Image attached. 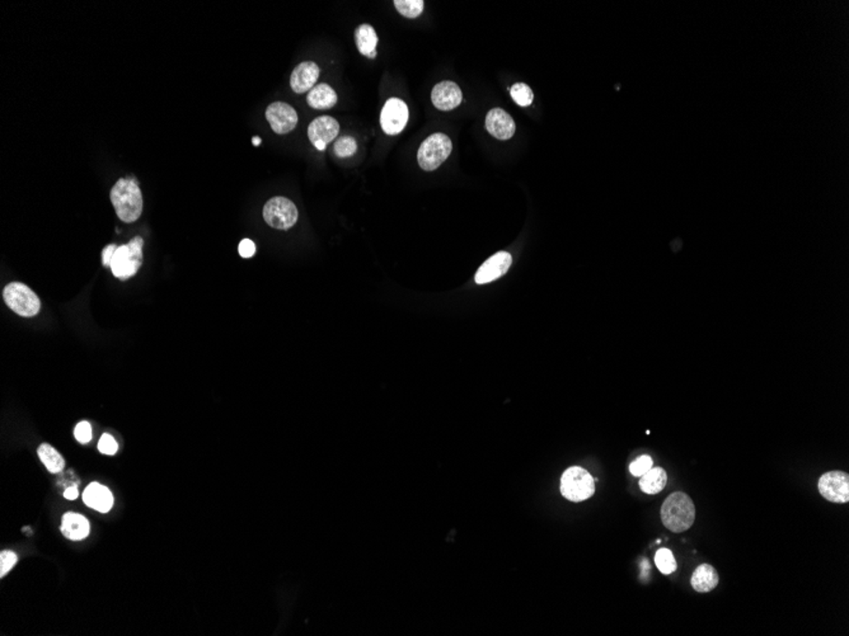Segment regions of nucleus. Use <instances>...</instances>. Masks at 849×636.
I'll return each instance as SVG.
<instances>
[{
	"label": "nucleus",
	"instance_id": "nucleus-1",
	"mask_svg": "<svg viewBox=\"0 0 849 636\" xmlns=\"http://www.w3.org/2000/svg\"><path fill=\"white\" fill-rule=\"evenodd\" d=\"M660 515L664 526L669 531L686 533L696 520V506L686 493L675 492L665 499Z\"/></svg>",
	"mask_w": 849,
	"mask_h": 636
},
{
	"label": "nucleus",
	"instance_id": "nucleus-2",
	"mask_svg": "<svg viewBox=\"0 0 849 636\" xmlns=\"http://www.w3.org/2000/svg\"><path fill=\"white\" fill-rule=\"evenodd\" d=\"M111 202L123 222H134L143 212V196L135 180L121 178L111 191Z\"/></svg>",
	"mask_w": 849,
	"mask_h": 636
},
{
	"label": "nucleus",
	"instance_id": "nucleus-3",
	"mask_svg": "<svg viewBox=\"0 0 849 636\" xmlns=\"http://www.w3.org/2000/svg\"><path fill=\"white\" fill-rule=\"evenodd\" d=\"M143 237H136L130 243L117 247L111 260V271L120 279L133 277L143 263Z\"/></svg>",
	"mask_w": 849,
	"mask_h": 636
},
{
	"label": "nucleus",
	"instance_id": "nucleus-4",
	"mask_svg": "<svg viewBox=\"0 0 849 636\" xmlns=\"http://www.w3.org/2000/svg\"><path fill=\"white\" fill-rule=\"evenodd\" d=\"M561 493L571 502L586 501L595 493V481L585 468L572 466L561 478Z\"/></svg>",
	"mask_w": 849,
	"mask_h": 636
},
{
	"label": "nucleus",
	"instance_id": "nucleus-5",
	"mask_svg": "<svg viewBox=\"0 0 849 636\" xmlns=\"http://www.w3.org/2000/svg\"><path fill=\"white\" fill-rule=\"evenodd\" d=\"M452 150H453L452 140L445 133L431 135L420 146L419 153H417L420 167L426 172L435 170L448 159Z\"/></svg>",
	"mask_w": 849,
	"mask_h": 636
},
{
	"label": "nucleus",
	"instance_id": "nucleus-6",
	"mask_svg": "<svg viewBox=\"0 0 849 636\" xmlns=\"http://www.w3.org/2000/svg\"><path fill=\"white\" fill-rule=\"evenodd\" d=\"M3 299L9 309L24 318L35 317L41 309V301L39 296L22 282L6 284L3 291Z\"/></svg>",
	"mask_w": 849,
	"mask_h": 636
},
{
	"label": "nucleus",
	"instance_id": "nucleus-7",
	"mask_svg": "<svg viewBox=\"0 0 849 636\" xmlns=\"http://www.w3.org/2000/svg\"><path fill=\"white\" fill-rule=\"evenodd\" d=\"M263 219L278 230H288L297 224L298 210L286 197H273L263 207Z\"/></svg>",
	"mask_w": 849,
	"mask_h": 636
},
{
	"label": "nucleus",
	"instance_id": "nucleus-8",
	"mask_svg": "<svg viewBox=\"0 0 849 636\" xmlns=\"http://www.w3.org/2000/svg\"><path fill=\"white\" fill-rule=\"evenodd\" d=\"M818 488L821 496L832 503H848L849 475L844 471H828L821 475Z\"/></svg>",
	"mask_w": 849,
	"mask_h": 636
},
{
	"label": "nucleus",
	"instance_id": "nucleus-9",
	"mask_svg": "<svg viewBox=\"0 0 849 636\" xmlns=\"http://www.w3.org/2000/svg\"><path fill=\"white\" fill-rule=\"evenodd\" d=\"M408 121V107L400 98H390L384 104L380 125L387 135H397L406 128Z\"/></svg>",
	"mask_w": 849,
	"mask_h": 636
},
{
	"label": "nucleus",
	"instance_id": "nucleus-10",
	"mask_svg": "<svg viewBox=\"0 0 849 636\" xmlns=\"http://www.w3.org/2000/svg\"><path fill=\"white\" fill-rule=\"evenodd\" d=\"M266 118L271 128L279 135H285L297 128V111L284 102L270 104L266 110Z\"/></svg>",
	"mask_w": 849,
	"mask_h": 636
},
{
	"label": "nucleus",
	"instance_id": "nucleus-11",
	"mask_svg": "<svg viewBox=\"0 0 849 636\" xmlns=\"http://www.w3.org/2000/svg\"><path fill=\"white\" fill-rule=\"evenodd\" d=\"M512 263V258L510 253H507V252L496 253L486 260L482 266L479 267V270L474 276L476 284H489V282H492L494 279L500 278L509 271Z\"/></svg>",
	"mask_w": 849,
	"mask_h": 636
},
{
	"label": "nucleus",
	"instance_id": "nucleus-12",
	"mask_svg": "<svg viewBox=\"0 0 849 636\" xmlns=\"http://www.w3.org/2000/svg\"><path fill=\"white\" fill-rule=\"evenodd\" d=\"M431 101L437 110L452 111L462 103L463 94L455 83L444 81L432 89Z\"/></svg>",
	"mask_w": 849,
	"mask_h": 636
},
{
	"label": "nucleus",
	"instance_id": "nucleus-13",
	"mask_svg": "<svg viewBox=\"0 0 849 636\" xmlns=\"http://www.w3.org/2000/svg\"><path fill=\"white\" fill-rule=\"evenodd\" d=\"M486 128L496 139L509 140L514 136L517 126L507 111L494 108L486 116Z\"/></svg>",
	"mask_w": 849,
	"mask_h": 636
},
{
	"label": "nucleus",
	"instance_id": "nucleus-14",
	"mask_svg": "<svg viewBox=\"0 0 849 636\" xmlns=\"http://www.w3.org/2000/svg\"><path fill=\"white\" fill-rule=\"evenodd\" d=\"M320 78V68L313 61H305L298 65L293 70L290 76V87L298 94L309 92L315 87Z\"/></svg>",
	"mask_w": 849,
	"mask_h": 636
},
{
	"label": "nucleus",
	"instance_id": "nucleus-15",
	"mask_svg": "<svg viewBox=\"0 0 849 636\" xmlns=\"http://www.w3.org/2000/svg\"><path fill=\"white\" fill-rule=\"evenodd\" d=\"M340 133V123L333 117L320 116L310 122L308 128V138L310 143L330 144L336 139Z\"/></svg>",
	"mask_w": 849,
	"mask_h": 636
},
{
	"label": "nucleus",
	"instance_id": "nucleus-16",
	"mask_svg": "<svg viewBox=\"0 0 849 636\" xmlns=\"http://www.w3.org/2000/svg\"><path fill=\"white\" fill-rule=\"evenodd\" d=\"M83 501L88 507L98 511L101 513L108 512L113 506V497L108 488L98 483H92L83 493Z\"/></svg>",
	"mask_w": 849,
	"mask_h": 636
},
{
	"label": "nucleus",
	"instance_id": "nucleus-17",
	"mask_svg": "<svg viewBox=\"0 0 849 636\" xmlns=\"http://www.w3.org/2000/svg\"><path fill=\"white\" fill-rule=\"evenodd\" d=\"M89 531H91V525L84 516L69 512L63 517L61 533L65 538L73 540V541H79V540L87 538Z\"/></svg>",
	"mask_w": 849,
	"mask_h": 636
},
{
	"label": "nucleus",
	"instance_id": "nucleus-18",
	"mask_svg": "<svg viewBox=\"0 0 849 636\" xmlns=\"http://www.w3.org/2000/svg\"><path fill=\"white\" fill-rule=\"evenodd\" d=\"M718 573L710 564L699 565L693 573L691 585L699 593H708L718 585Z\"/></svg>",
	"mask_w": 849,
	"mask_h": 636
},
{
	"label": "nucleus",
	"instance_id": "nucleus-19",
	"mask_svg": "<svg viewBox=\"0 0 849 636\" xmlns=\"http://www.w3.org/2000/svg\"><path fill=\"white\" fill-rule=\"evenodd\" d=\"M307 102L315 110H330L337 103V94L331 86L320 83L309 91Z\"/></svg>",
	"mask_w": 849,
	"mask_h": 636
},
{
	"label": "nucleus",
	"instance_id": "nucleus-20",
	"mask_svg": "<svg viewBox=\"0 0 849 636\" xmlns=\"http://www.w3.org/2000/svg\"><path fill=\"white\" fill-rule=\"evenodd\" d=\"M356 46L360 53L367 58H374L377 56L375 47L378 43V36L370 24H361L355 31Z\"/></svg>",
	"mask_w": 849,
	"mask_h": 636
},
{
	"label": "nucleus",
	"instance_id": "nucleus-21",
	"mask_svg": "<svg viewBox=\"0 0 849 636\" xmlns=\"http://www.w3.org/2000/svg\"><path fill=\"white\" fill-rule=\"evenodd\" d=\"M668 483V474L663 468H651L641 476L640 488L646 494H658Z\"/></svg>",
	"mask_w": 849,
	"mask_h": 636
},
{
	"label": "nucleus",
	"instance_id": "nucleus-22",
	"mask_svg": "<svg viewBox=\"0 0 849 636\" xmlns=\"http://www.w3.org/2000/svg\"><path fill=\"white\" fill-rule=\"evenodd\" d=\"M37 452H39V456L41 458L42 463L50 473L58 474L60 471H63L65 466L64 457L61 456L53 446H50L49 443H42L39 447Z\"/></svg>",
	"mask_w": 849,
	"mask_h": 636
},
{
	"label": "nucleus",
	"instance_id": "nucleus-23",
	"mask_svg": "<svg viewBox=\"0 0 849 636\" xmlns=\"http://www.w3.org/2000/svg\"><path fill=\"white\" fill-rule=\"evenodd\" d=\"M395 6L403 17L417 18L424 11L422 0H396Z\"/></svg>",
	"mask_w": 849,
	"mask_h": 636
},
{
	"label": "nucleus",
	"instance_id": "nucleus-24",
	"mask_svg": "<svg viewBox=\"0 0 849 636\" xmlns=\"http://www.w3.org/2000/svg\"><path fill=\"white\" fill-rule=\"evenodd\" d=\"M655 563H656L659 570L665 575H669L671 573H674L678 568L674 555L669 549L659 550L655 555Z\"/></svg>",
	"mask_w": 849,
	"mask_h": 636
},
{
	"label": "nucleus",
	"instance_id": "nucleus-25",
	"mask_svg": "<svg viewBox=\"0 0 849 636\" xmlns=\"http://www.w3.org/2000/svg\"><path fill=\"white\" fill-rule=\"evenodd\" d=\"M510 93H512V97L515 101V103L519 104L520 107H527V106L533 103V99H534L533 91L530 89L529 86H527L524 83L514 84L510 89Z\"/></svg>",
	"mask_w": 849,
	"mask_h": 636
},
{
	"label": "nucleus",
	"instance_id": "nucleus-26",
	"mask_svg": "<svg viewBox=\"0 0 849 636\" xmlns=\"http://www.w3.org/2000/svg\"><path fill=\"white\" fill-rule=\"evenodd\" d=\"M357 150V144L356 140L351 136H342L335 143V148L333 151L338 158H349L355 154Z\"/></svg>",
	"mask_w": 849,
	"mask_h": 636
},
{
	"label": "nucleus",
	"instance_id": "nucleus-27",
	"mask_svg": "<svg viewBox=\"0 0 849 636\" xmlns=\"http://www.w3.org/2000/svg\"><path fill=\"white\" fill-rule=\"evenodd\" d=\"M652 465H654V461H652L651 457L649 455H642L629 465V471L634 476H642L652 468Z\"/></svg>",
	"mask_w": 849,
	"mask_h": 636
},
{
	"label": "nucleus",
	"instance_id": "nucleus-28",
	"mask_svg": "<svg viewBox=\"0 0 849 636\" xmlns=\"http://www.w3.org/2000/svg\"><path fill=\"white\" fill-rule=\"evenodd\" d=\"M18 558L13 551H1L0 554V577H6V573L12 569L16 563H17Z\"/></svg>",
	"mask_w": 849,
	"mask_h": 636
},
{
	"label": "nucleus",
	"instance_id": "nucleus-29",
	"mask_svg": "<svg viewBox=\"0 0 849 636\" xmlns=\"http://www.w3.org/2000/svg\"><path fill=\"white\" fill-rule=\"evenodd\" d=\"M98 450L99 452H102L105 455H115L118 450V445L111 434H105L99 440Z\"/></svg>",
	"mask_w": 849,
	"mask_h": 636
},
{
	"label": "nucleus",
	"instance_id": "nucleus-30",
	"mask_svg": "<svg viewBox=\"0 0 849 636\" xmlns=\"http://www.w3.org/2000/svg\"><path fill=\"white\" fill-rule=\"evenodd\" d=\"M74 436H76V441L83 445L92 440V427L89 422L84 421V422L78 423L76 429H74Z\"/></svg>",
	"mask_w": 849,
	"mask_h": 636
},
{
	"label": "nucleus",
	"instance_id": "nucleus-31",
	"mask_svg": "<svg viewBox=\"0 0 849 636\" xmlns=\"http://www.w3.org/2000/svg\"><path fill=\"white\" fill-rule=\"evenodd\" d=\"M239 255H242L243 258H250L256 253V244L253 243L250 239H245L239 244Z\"/></svg>",
	"mask_w": 849,
	"mask_h": 636
},
{
	"label": "nucleus",
	"instance_id": "nucleus-32",
	"mask_svg": "<svg viewBox=\"0 0 849 636\" xmlns=\"http://www.w3.org/2000/svg\"><path fill=\"white\" fill-rule=\"evenodd\" d=\"M116 249L117 247L115 245V244L107 245V247L103 249V253H102V260H103V265H105V266H111V260H112V257H113V255H115Z\"/></svg>",
	"mask_w": 849,
	"mask_h": 636
},
{
	"label": "nucleus",
	"instance_id": "nucleus-33",
	"mask_svg": "<svg viewBox=\"0 0 849 636\" xmlns=\"http://www.w3.org/2000/svg\"><path fill=\"white\" fill-rule=\"evenodd\" d=\"M78 494H79V492H78V488H76V486H69V488H66V489H65L64 497L66 498V499H69V501H74V499L78 498Z\"/></svg>",
	"mask_w": 849,
	"mask_h": 636
},
{
	"label": "nucleus",
	"instance_id": "nucleus-34",
	"mask_svg": "<svg viewBox=\"0 0 849 636\" xmlns=\"http://www.w3.org/2000/svg\"><path fill=\"white\" fill-rule=\"evenodd\" d=\"M315 146L317 148V149H318V150L323 151L326 150L327 145L323 144V143H315Z\"/></svg>",
	"mask_w": 849,
	"mask_h": 636
},
{
	"label": "nucleus",
	"instance_id": "nucleus-35",
	"mask_svg": "<svg viewBox=\"0 0 849 636\" xmlns=\"http://www.w3.org/2000/svg\"><path fill=\"white\" fill-rule=\"evenodd\" d=\"M252 143H253L255 146H258V145L261 144V139H260V138H257V136H255V138L252 139Z\"/></svg>",
	"mask_w": 849,
	"mask_h": 636
}]
</instances>
